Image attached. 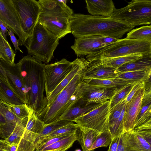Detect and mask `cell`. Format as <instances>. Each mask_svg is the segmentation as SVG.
I'll use <instances>...</instances> for the list:
<instances>
[{
    "label": "cell",
    "instance_id": "681fc988",
    "mask_svg": "<svg viewBox=\"0 0 151 151\" xmlns=\"http://www.w3.org/2000/svg\"><path fill=\"white\" fill-rule=\"evenodd\" d=\"M0 151H6L3 149L1 140L0 139Z\"/></svg>",
    "mask_w": 151,
    "mask_h": 151
},
{
    "label": "cell",
    "instance_id": "ee69618b",
    "mask_svg": "<svg viewBox=\"0 0 151 151\" xmlns=\"http://www.w3.org/2000/svg\"><path fill=\"white\" fill-rule=\"evenodd\" d=\"M119 137L114 138L109 145L107 151H117L119 139Z\"/></svg>",
    "mask_w": 151,
    "mask_h": 151
},
{
    "label": "cell",
    "instance_id": "4dcf8cb0",
    "mask_svg": "<svg viewBox=\"0 0 151 151\" xmlns=\"http://www.w3.org/2000/svg\"><path fill=\"white\" fill-rule=\"evenodd\" d=\"M126 38L140 40H151V26L146 25L131 30Z\"/></svg>",
    "mask_w": 151,
    "mask_h": 151
},
{
    "label": "cell",
    "instance_id": "f546056e",
    "mask_svg": "<svg viewBox=\"0 0 151 151\" xmlns=\"http://www.w3.org/2000/svg\"><path fill=\"white\" fill-rule=\"evenodd\" d=\"M70 122H71L61 120H58L48 124H45L35 142L34 144L35 150L36 146L47 136L55 130L68 124Z\"/></svg>",
    "mask_w": 151,
    "mask_h": 151
},
{
    "label": "cell",
    "instance_id": "f1b7e54d",
    "mask_svg": "<svg viewBox=\"0 0 151 151\" xmlns=\"http://www.w3.org/2000/svg\"><path fill=\"white\" fill-rule=\"evenodd\" d=\"M16 54L8 42L2 36L0 30V59L12 64Z\"/></svg>",
    "mask_w": 151,
    "mask_h": 151
},
{
    "label": "cell",
    "instance_id": "d4e9b609",
    "mask_svg": "<svg viewBox=\"0 0 151 151\" xmlns=\"http://www.w3.org/2000/svg\"><path fill=\"white\" fill-rule=\"evenodd\" d=\"M126 133L128 142L135 151H151V145L134 130Z\"/></svg>",
    "mask_w": 151,
    "mask_h": 151
},
{
    "label": "cell",
    "instance_id": "d6a6232c",
    "mask_svg": "<svg viewBox=\"0 0 151 151\" xmlns=\"http://www.w3.org/2000/svg\"><path fill=\"white\" fill-rule=\"evenodd\" d=\"M0 88L6 100V102L18 105L24 104L10 86L0 79Z\"/></svg>",
    "mask_w": 151,
    "mask_h": 151
},
{
    "label": "cell",
    "instance_id": "ac0fdd59",
    "mask_svg": "<svg viewBox=\"0 0 151 151\" xmlns=\"http://www.w3.org/2000/svg\"><path fill=\"white\" fill-rule=\"evenodd\" d=\"M86 8L91 15L110 17L115 7L111 0H86Z\"/></svg>",
    "mask_w": 151,
    "mask_h": 151
},
{
    "label": "cell",
    "instance_id": "f6af8a7d",
    "mask_svg": "<svg viewBox=\"0 0 151 151\" xmlns=\"http://www.w3.org/2000/svg\"><path fill=\"white\" fill-rule=\"evenodd\" d=\"M0 79L6 83L10 86L7 76L4 68L0 61Z\"/></svg>",
    "mask_w": 151,
    "mask_h": 151
},
{
    "label": "cell",
    "instance_id": "74e56055",
    "mask_svg": "<svg viewBox=\"0 0 151 151\" xmlns=\"http://www.w3.org/2000/svg\"><path fill=\"white\" fill-rule=\"evenodd\" d=\"M78 127V125L77 124H75L73 122H70L55 130L44 139L62 134H72L76 131Z\"/></svg>",
    "mask_w": 151,
    "mask_h": 151
},
{
    "label": "cell",
    "instance_id": "bcb514c9",
    "mask_svg": "<svg viewBox=\"0 0 151 151\" xmlns=\"http://www.w3.org/2000/svg\"><path fill=\"white\" fill-rule=\"evenodd\" d=\"M0 30L2 36L6 40H7L6 36L7 29L6 25L0 20Z\"/></svg>",
    "mask_w": 151,
    "mask_h": 151
},
{
    "label": "cell",
    "instance_id": "8992f818",
    "mask_svg": "<svg viewBox=\"0 0 151 151\" xmlns=\"http://www.w3.org/2000/svg\"><path fill=\"white\" fill-rule=\"evenodd\" d=\"M151 54V40L119 39L94 53L86 56L88 61L133 54Z\"/></svg>",
    "mask_w": 151,
    "mask_h": 151
},
{
    "label": "cell",
    "instance_id": "ffe728a7",
    "mask_svg": "<svg viewBox=\"0 0 151 151\" xmlns=\"http://www.w3.org/2000/svg\"><path fill=\"white\" fill-rule=\"evenodd\" d=\"M101 104L87 105L86 102L80 98L60 117L58 120H63L74 122L76 118L90 111Z\"/></svg>",
    "mask_w": 151,
    "mask_h": 151
},
{
    "label": "cell",
    "instance_id": "52a82bcc",
    "mask_svg": "<svg viewBox=\"0 0 151 151\" xmlns=\"http://www.w3.org/2000/svg\"><path fill=\"white\" fill-rule=\"evenodd\" d=\"M131 26L151 23V0H132L126 6L116 8L110 17Z\"/></svg>",
    "mask_w": 151,
    "mask_h": 151
},
{
    "label": "cell",
    "instance_id": "4fadbf2b",
    "mask_svg": "<svg viewBox=\"0 0 151 151\" xmlns=\"http://www.w3.org/2000/svg\"><path fill=\"white\" fill-rule=\"evenodd\" d=\"M0 20L18 36L19 45H23L28 36L22 29L12 0H0Z\"/></svg>",
    "mask_w": 151,
    "mask_h": 151
},
{
    "label": "cell",
    "instance_id": "603a6c76",
    "mask_svg": "<svg viewBox=\"0 0 151 151\" xmlns=\"http://www.w3.org/2000/svg\"><path fill=\"white\" fill-rule=\"evenodd\" d=\"M144 55L142 54H133L114 58L101 59L90 61L99 65L117 69L122 65L133 62L142 58Z\"/></svg>",
    "mask_w": 151,
    "mask_h": 151
},
{
    "label": "cell",
    "instance_id": "30bf717a",
    "mask_svg": "<svg viewBox=\"0 0 151 151\" xmlns=\"http://www.w3.org/2000/svg\"><path fill=\"white\" fill-rule=\"evenodd\" d=\"M73 65L66 59L50 64H45L44 74L46 97L57 87L71 70Z\"/></svg>",
    "mask_w": 151,
    "mask_h": 151
},
{
    "label": "cell",
    "instance_id": "5b68a950",
    "mask_svg": "<svg viewBox=\"0 0 151 151\" xmlns=\"http://www.w3.org/2000/svg\"><path fill=\"white\" fill-rule=\"evenodd\" d=\"M59 39L38 22L23 45L28 54L37 61L47 64L54 57Z\"/></svg>",
    "mask_w": 151,
    "mask_h": 151
},
{
    "label": "cell",
    "instance_id": "f35d334b",
    "mask_svg": "<svg viewBox=\"0 0 151 151\" xmlns=\"http://www.w3.org/2000/svg\"><path fill=\"white\" fill-rule=\"evenodd\" d=\"M0 113L5 118L8 123L11 124L16 125L17 123L22 120L17 118L5 105L1 102Z\"/></svg>",
    "mask_w": 151,
    "mask_h": 151
},
{
    "label": "cell",
    "instance_id": "3957f363",
    "mask_svg": "<svg viewBox=\"0 0 151 151\" xmlns=\"http://www.w3.org/2000/svg\"><path fill=\"white\" fill-rule=\"evenodd\" d=\"M66 0H39L42 10L38 22L60 39L71 33L70 18L73 10Z\"/></svg>",
    "mask_w": 151,
    "mask_h": 151
},
{
    "label": "cell",
    "instance_id": "d590c367",
    "mask_svg": "<svg viewBox=\"0 0 151 151\" xmlns=\"http://www.w3.org/2000/svg\"><path fill=\"white\" fill-rule=\"evenodd\" d=\"M112 140L111 134L108 129L101 133L94 142L90 151L101 147H107Z\"/></svg>",
    "mask_w": 151,
    "mask_h": 151
},
{
    "label": "cell",
    "instance_id": "836d02e7",
    "mask_svg": "<svg viewBox=\"0 0 151 151\" xmlns=\"http://www.w3.org/2000/svg\"><path fill=\"white\" fill-rule=\"evenodd\" d=\"M0 102L5 105L10 111L19 119H22L28 117L30 108L27 104H13L1 100H0Z\"/></svg>",
    "mask_w": 151,
    "mask_h": 151
},
{
    "label": "cell",
    "instance_id": "cb8c5ba5",
    "mask_svg": "<svg viewBox=\"0 0 151 151\" xmlns=\"http://www.w3.org/2000/svg\"><path fill=\"white\" fill-rule=\"evenodd\" d=\"M117 69L120 72L138 70L151 71V54L144 55L142 58L124 64Z\"/></svg>",
    "mask_w": 151,
    "mask_h": 151
},
{
    "label": "cell",
    "instance_id": "484cf974",
    "mask_svg": "<svg viewBox=\"0 0 151 151\" xmlns=\"http://www.w3.org/2000/svg\"><path fill=\"white\" fill-rule=\"evenodd\" d=\"M84 80L91 84L102 86L118 90L127 85L134 82L118 78L104 79H85Z\"/></svg>",
    "mask_w": 151,
    "mask_h": 151
},
{
    "label": "cell",
    "instance_id": "83f0119b",
    "mask_svg": "<svg viewBox=\"0 0 151 151\" xmlns=\"http://www.w3.org/2000/svg\"><path fill=\"white\" fill-rule=\"evenodd\" d=\"M151 71L138 70L119 72L117 78L133 82L140 81L146 83L150 80Z\"/></svg>",
    "mask_w": 151,
    "mask_h": 151
},
{
    "label": "cell",
    "instance_id": "ba28073f",
    "mask_svg": "<svg viewBox=\"0 0 151 151\" xmlns=\"http://www.w3.org/2000/svg\"><path fill=\"white\" fill-rule=\"evenodd\" d=\"M20 20L21 28L28 37L38 22L42 8L35 0H12Z\"/></svg>",
    "mask_w": 151,
    "mask_h": 151
},
{
    "label": "cell",
    "instance_id": "e0dca14e",
    "mask_svg": "<svg viewBox=\"0 0 151 151\" xmlns=\"http://www.w3.org/2000/svg\"><path fill=\"white\" fill-rule=\"evenodd\" d=\"M73 62V66L70 72L50 95L46 97L47 101L46 106L52 103L59 93L68 84L76 74L82 69L87 67L90 63L89 61L83 58H77Z\"/></svg>",
    "mask_w": 151,
    "mask_h": 151
},
{
    "label": "cell",
    "instance_id": "7402d4cb",
    "mask_svg": "<svg viewBox=\"0 0 151 151\" xmlns=\"http://www.w3.org/2000/svg\"><path fill=\"white\" fill-rule=\"evenodd\" d=\"M76 133L77 141L81 145L82 151H90L94 142L101 132L78 126Z\"/></svg>",
    "mask_w": 151,
    "mask_h": 151
},
{
    "label": "cell",
    "instance_id": "c3c4849f",
    "mask_svg": "<svg viewBox=\"0 0 151 151\" xmlns=\"http://www.w3.org/2000/svg\"><path fill=\"white\" fill-rule=\"evenodd\" d=\"M0 100L7 102L0 88Z\"/></svg>",
    "mask_w": 151,
    "mask_h": 151
},
{
    "label": "cell",
    "instance_id": "60d3db41",
    "mask_svg": "<svg viewBox=\"0 0 151 151\" xmlns=\"http://www.w3.org/2000/svg\"><path fill=\"white\" fill-rule=\"evenodd\" d=\"M145 85V83L144 82H136L125 99L126 102L127 103L129 102L138 90Z\"/></svg>",
    "mask_w": 151,
    "mask_h": 151
},
{
    "label": "cell",
    "instance_id": "4316f807",
    "mask_svg": "<svg viewBox=\"0 0 151 151\" xmlns=\"http://www.w3.org/2000/svg\"><path fill=\"white\" fill-rule=\"evenodd\" d=\"M77 141L76 132L69 136L41 149L40 151H65Z\"/></svg>",
    "mask_w": 151,
    "mask_h": 151
},
{
    "label": "cell",
    "instance_id": "5bb4252c",
    "mask_svg": "<svg viewBox=\"0 0 151 151\" xmlns=\"http://www.w3.org/2000/svg\"><path fill=\"white\" fill-rule=\"evenodd\" d=\"M45 124L30 108L27 124L16 151H35V142Z\"/></svg>",
    "mask_w": 151,
    "mask_h": 151
},
{
    "label": "cell",
    "instance_id": "d6986e66",
    "mask_svg": "<svg viewBox=\"0 0 151 151\" xmlns=\"http://www.w3.org/2000/svg\"><path fill=\"white\" fill-rule=\"evenodd\" d=\"M90 62L88 65L84 79H104L117 77L119 72L117 69L104 67Z\"/></svg>",
    "mask_w": 151,
    "mask_h": 151
},
{
    "label": "cell",
    "instance_id": "44dd1931",
    "mask_svg": "<svg viewBox=\"0 0 151 151\" xmlns=\"http://www.w3.org/2000/svg\"><path fill=\"white\" fill-rule=\"evenodd\" d=\"M147 86H145V91L134 129L142 124L151 122V85Z\"/></svg>",
    "mask_w": 151,
    "mask_h": 151
},
{
    "label": "cell",
    "instance_id": "1f68e13d",
    "mask_svg": "<svg viewBox=\"0 0 151 151\" xmlns=\"http://www.w3.org/2000/svg\"><path fill=\"white\" fill-rule=\"evenodd\" d=\"M28 119L27 117L17 123L12 133L5 140L9 143L18 145L25 130Z\"/></svg>",
    "mask_w": 151,
    "mask_h": 151
},
{
    "label": "cell",
    "instance_id": "2e32d148",
    "mask_svg": "<svg viewBox=\"0 0 151 151\" xmlns=\"http://www.w3.org/2000/svg\"><path fill=\"white\" fill-rule=\"evenodd\" d=\"M145 90V86L140 88L127 103L123 120L124 133L134 129Z\"/></svg>",
    "mask_w": 151,
    "mask_h": 151
},
{
    "label": "cell",
    "instance_id": "8d00e7d4",
    "mask_svg": "<svg viewBox=\"0 0 151 151\" xmlns=\"http://www.w3.org/2000/svg\"><path fill=\"white\" fill-rule=\"evenodd\" d=\"M126 103L125 99L121 101L111 109L108 129L109 131L117 122L123 107Z\"/></svg>",
    "mask_w": 151,
    "mask_h": 151
},
{
    "label": "cell",
    "instance_id": "277c9868",
    "mask_svg": "<svg viewBox=\"0 0 151 151\" xmlns=\"http://www.w3.org/2000/svg\"><path fill=\"white\" fill-rule=\"evenodd\" d=\"M87 67L80 70L52 103L46 106L37 116L44 124H48L58 121L60 116L81 98L79 88L84 80Z\"/></svg>",
    "mask_w": 151,
    "mask_h": 151
},
{
    "label": "cell",
    "instance_id": "9c48e42d",
    "mask_svg": "<svg viewBox=\"0 0 151 151\" xmlns=\"http://www.w3.org/2000/svg\"><path fill=\"white\" fill-rule=\"evenodd\" d=\"M111 100L101 104L90 111L76 118L79 126L101 133L109 129Z\"/></svg>",
    "mask_w": 151,
    "mask_h": 151
},
{
    "label": "cell",
    "instance_id": "9a60e30c",
    "mask_svg": "<svg viewBox=\"0 0 151 151\" xmlns=\"http://www.w3.org/2000/svg\"><path fill=\"white\" fill-rule=\"evenodd\" d=\"M0 61L6 72L11 88L20 98L23 103L27 105V91L18 63H14L11 64L0 59Z\"/></svg>",
    "mask_w": 151,
    "mask_h": 151
},
{
    "label": "cell",
    "instance_id": "7a4b0ae2",
    "mask_svg": "<svg viewBox=\"0 0 151 151\" xmlns=\"http://www.w3.org/2000/svg\"><path fill=\"white\" fill-rule=\"evenodd\" d=\"M28 92L27 106L37 116L47 105L44 96L45 64L28 54L17 63Z\"/></svg>",
    "mask_w": 151,
    "mask_h": 151
},
{
    "label": "cell",
    "instance_id": "7c38bea8",
    "mask_svg": "<svg viewBox=\"0 0 151 151\" xmlns=\"http://www.w3.org/2000/svg\"><path fill=\"white\" fill-rule=\"evenodd\" d=\"M114 88L89 83L84 80L81 83L79 92L81 98L87 105L101 104L111 100L116 92Z\"/></svg>",
    "mask_w": 151,
    "mask_h": 151
},
{
    "label": "cell",
    "instance_id": "8fae6325",
    "mask_svg": "<svg viewBox=\"0 0 151 151\" xmlns=\"http://www.w3.org/2000/svg\"><path fill=\"white\" fill-rule=\"evenodd\" d=\"M119 39L99 35L76 38L71 48L78 57L87 56L98 51Z\"/></svg>",
    "mask_w": 151,
    "mask_h": 151
},
{
    "label": "cell",
    "instance_id": "ab89813d",
    "mask_svg": "<svg viewBox=\"0 0 151 151\" xmlns=\"http://www.w3.org/2000/svg\"><path fill=\"white\" fill-rule=\"evenodd\" d=\"M117 151H135L128 142L126 132L120 136Z\"/></svg>",
    "mask_w": 151,
    "mask_h": 151
},
{
    "label": "cell",
    "instance_id": "7bdbcfd3",
    "mask_svg": "<svg viewBox=\"0 0 151 151\" xmlns=\"http://www.w3.org/2000/svg\"><path fill=\"white\" fill-rule=\"evenodd\" d=\"M7 29V32L10 37V39L13 43L14 46L15 48V51H16L17 50H18L20 52L23 53L22 51L19 48V42L18 40L17 39L16 37L14 35V32L7 26H6Z\"/></svg>",
    "mask_w": 151,
    "mask_h": 151
},
{
    "label": "cell",
    "instance_id": "b9f144b4",
    "mask_svg": "<svg viewBox=\"0 0 151 151\" xmlns=\"http://www.w3.org/2000/svg\"><path fill=\"white\" fill-rule=\"evenodd\" d=\"M134 130L151 145V129Z\"/></svg>",
    "mask_w": 151,
    "mask_h": 151
},
{
    "label": "cell",
    "instance_id": "e575fe53",
    "mask_svg": "<svg viewBox=\"0 0 151 151\" xmlns=\"http://www.w3.org/2000/svg\"><path fill=\"white\" fill-rule=\"evenodd\" d=\"M136 82L129 83L116 90L111 100V109L121 101L126 99Z\"/></svg>",
    "mask_w": 151,
    "mask_h": 151
},
{
    "label": "cell",
    "instance_id": "6da1fadb",
    "mask_svg": "<svg viewBox=\"0 0 151 151\" xmlns=\"http://www.w3.org/2000/svg\"><path fill=\"white\" fill-rule=\"evenodd\" d=\"M70 26L75 39L99 35L119 39L134 27L110 17L81 14L72 15Z\"/></svg>",
    "mask_w": 151,
    "mask_h": 151
},
{
    "label": "cell",
    "instance_id": "7dc6e473",
    "mask_svg": "<svg viewBox=\"0 0 151 151\" xmlns=\"http://www.w3.org/2000/svg\"><path fill=\"white\" fill-rule=\"evenodd\" d=\"M7 123V122L5 118L0 113V125Z\"/></svg>",
    "mask_w": 151,
    "mask_h": 151
}]
</instances>
